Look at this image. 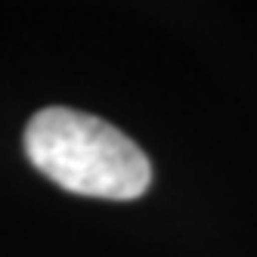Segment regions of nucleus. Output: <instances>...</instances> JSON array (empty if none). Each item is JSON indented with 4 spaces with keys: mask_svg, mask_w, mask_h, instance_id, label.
<instances>
[{
    "mask_svg": "<svg viewBox=\"0 0 257 257\" xmlns=\"http://www.w3.org/2000/svg\"><path fill=\"white\" fill-rule=\"evenodd\" d=\"M25 155L50 183L75 195L131 201L152 183V164L131 137L65 105L41 108L28 121Z\"/></svg>",
    "mask_w": 257,
    "mask_h": 257,
    "instance_id": "1",
    "label": "nucleus"
}]
</instances>
